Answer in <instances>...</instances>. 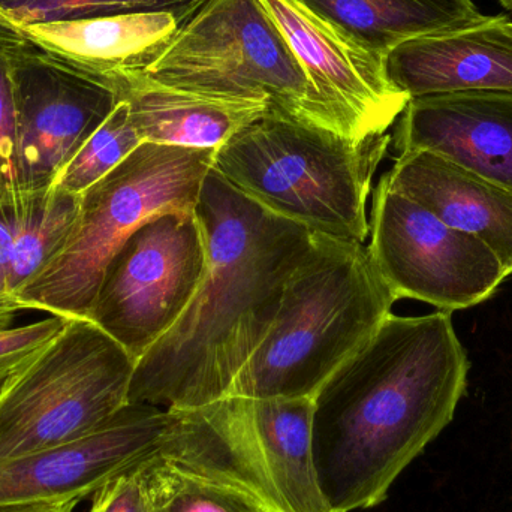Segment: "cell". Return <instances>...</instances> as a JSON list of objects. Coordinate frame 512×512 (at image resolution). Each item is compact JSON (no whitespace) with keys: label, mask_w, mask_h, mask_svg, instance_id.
Listing matches in <instances>:
<instances>
[{"label":"cell","mask_w":512,"mask_h":512,"mask_svg":"<svg viewBox=\"0 0 512 512\" xmlns=\"http://www.w3.org/2000/svg\"><path fill=\"white\" fill-rule=\"evenodd\" d=\"M468 352L451 313H390L313 396L312 451L334 512L370 510L454 420Z\"/></svg>","instance_id":"6da1fadb"},{"label":"cell","mask_w":512,"mask_h":512,"mask_svg":"<svg viewBox=\"0 0 512 512\" xmlns=\"http://www.w3.org/2000/svg\"><path fill=\"white\" fill-rule=\"evenodd\" d=\"M80 501L30 502V504L5 505L0 512H75Z\"/></svg>","instance_id":"4316f807"},{"label":"cell","mask_w":512,"mask_h":512,"mask_svg":"<svg viewBox=\"0 0 512 512\" xmlns=\"http://www.w3.org/2000/svg\"><path fill=\"white\" fill-rule=\"evenodd\" d=\"M215 152L141 144L81 195L80 213L68 242L18 294L17 309L89 319L114 252L153 216L194 212Z\"/></svg>","instance_id":"5b68a950"},{"label":"cell","mask_w":512,"mask_h":512,"mask_svg":"<svg viewBox=\"0 0 512 512\" xmlns=\"http://www.w3.org/2000/svg\"><path fill=\"white\" fill-rule=\"evenodd\" d=\"M396 301L367 246L313 233L273 325L228 396H315L373 336Z\"/></svg>","instance_id":"3957f363"},{"label":"cell","mask_w":512,"mask_h":512,"mask_svg":"<svg viewBox=\"0 0 512 512\" xmlns=\"http://www.w3.org/2000/svg\"><path fill=\"white\" fill-rule=\"evenodd\" d=\"M206 264L195 210L153 216L111 256L89 319L138 361L182 318Z\"/></svg>","instance_id":"9c48e42d"},{"label":"cell","mask_w":512,"mask_h":512,"mask_svg":"<svg viewBox=\"0 0 512 512\" xmlns=\"http://www.w3.org/2000/svg\"><path fill=\"white\" fill-rule=\"evenodd\" d=\"M29 195L0 203V328L11 327L20 310L12 297V267L15 258V239L26 213Z\"/></svg>","instance_id":"cb8c5ba5"},{"label":"cell","mask_w":512,"mask_h":512,"mask_svg":"<svg viewBox=\"0 0 512 512\" xmlns=\"http://www.w3.org/2000/svg\"><path fill=\"white\" fill-rule=\"evenodd\" d=\"M183 24L171 12H137L36 24L11 32L83 71L107 78L146 69Z\"/></svg>","instance_id":"ac0fdd59"},{"label":"cell","mask_w":512,"mask_h":512,"mask_svg":"<svg viewBox=\"0 0 512 512\" xmlns=\"http://www.w3.org/2000/svg\"><path fill=\"white\" fill-rule=\"evenodd\" d=\"M171 412L161 459L231 484L271 512H334L313 463V397L228 396Z\"/></svg>","instance_id":"8992f818"},{"label":"cell","mask_w":512,"mask_h":512,"mask_svg":"<svg viewBox=\"0 0 512 512\" xmlns=\"http://www.w3.org/2000/svg\"><path fill=\"white\" fill-rule=\"evenodd\" d=\"M143 143L218 149L249 123L268 114V105L251 99L222 98L164 86L143 74L107 77Z\"/></svg>","instance_id":"e0dca14e"},{"label":"cell","mask_w":512,"mask_h":512,"mask_svg":"<svg viewBox=\"0 0 512 512\" xmlns=\"http://www.w3.org/2000/svg\"><path fill=\"white\" fill-rule=\"evenodd\" d=\"M390 141V134L354 140L265 114L216 149L212 168L274 215L364 245L367 198Z\"/></svg>","instance_id":"277c9868"},{"label":"cell","mask_w":512,"mask_h":512,"mask_svg":"<svg viewBox=\"0 0 512 512\" xmlns=\"http://www.w3.org/2000/svg\"><path fill=\"white\" fill-rule=\"evenodd\" d=\"M343 135L387 134L411 101L387 75L385 57L310 11L298 0H259Z\"/></svg>","instance_id":"7c38bea8"},{"label":"cell","mask_w":512,"mask_h":512,"mask_svg":"<svg viewBox=\"0 0 512 512\" xmlns=\"http://www.w3.org/2000/svg\"><path fill=\"white\" fill-rule=\"evenodd\" d=\"M69 319L51 315L50 318L23 327L0 328V387L42 351Z\"/></svg>","instance_id":"603a6c76"},{"label":"cell","mask_w":512,"mask_h":512,"mask_svg":"<svg viewBox=\"0 0 512 512\" xmlns=\"http://www.w3.org/2000/svg\"><path fill=\"white\" fill-rule=\"evenodd\" d=\"M393 191L489 246L512 274V191L432 152L400 153L384 176Z\"/></svg>","instance_id":"2e32d148"},{"label":"cell","mask_w":512,"mask_h":512,"mask_svg":"<svg viewBox=\"0 0 512 512\" xmlns=\"http://www.w3.org/2000/svg\"><path fill=\"white\" fill-rule=\"evenodd\" d=\"M391 83L409 98L512 92V18L487 15L465 29L420 36L388 51Z\"/></svg>","instance_id":"9a60e30c"},{"label":"cell","mask_w":512,"mask_h":512,"mask_svg":"<svg viewBox=\"0 0 512 512\" xmlns=\"http://www.w3.org/2000/svg\"><path fill=\"white\" fill-rule=\"evenodd\" d=\"M378 53L420 36L465 29L486 20L474 0H298Z\"/></svg>","instance_id":"d6986e66"},{"label":"cell","mask_w":512,"mask_h":512,"mask_svg":"<svg viewBox=\"0 0 512 512\" xmlns=\"http://www.w3.org/2000/svg\"><path fill=\"white\" fill-rule=\"evenodd\" d=\"M143 468L119 475L96 490L87 512H152Z\"/></svg>","instance_id":"484cf974"},{"label":"cell","mask_w":512,"mask_h":512,"mask_svg":"<svg viewBox=\"0 0 512 512\" xmlns=\"http://www.w3.org/2000/svg\"><path fill=\"white\" fill-rule=\"evenodd\" d=\"M137 361L90 319L62 331L0 387V460L59 450L128 405Z\"/></svg>","instance_id":"ba28073f"},{"label":"cell","mask_w":512,"mask_h":512,"mask_svg":"<svg viewBox=\"0 0 512 512\" xmlns=\"http://www.w3.org/2000/svg\"><path fill=\"white\" fill-rule=\"evenodd\" d=\"M20 197L15 176L14 90L8 62L0 50V203Z\"/></svg>","instance_id":"d4e9b609"},{"label":"cell","mask_w":512,"mask_h":512,"mask_svg":"<svg viewBox=\"0 0 512 512\" xmlns=\"http://www.w3.org/2000/svg\"><path fill=\"white\" fill-rule=\"evenodd\" d=\"M173 412L128 403L104 427L59 450L0 460V507L83 501L119 475L159 459Z\"/></svg>","instance_id":"4fadbf2b"},{"label":"cell","mask_w":512,"mask_h":512,"mask_svg":"<svg viewBox=\"0 0 512 512\" xmlns=\"http://www.w3.org/2000/svg\"><path fill=\"white\" fill-rule=\"evenodd\" d=\"M14 90L15 176L20 194L54 188L66 165L108 119L119 96L104 77L0 29Z\"/></svg>","instance_id":"30bf717a"},{"label":"cell","mask_w":512,"mask_h":512,"mask_svg":"<svg viewBox=\"0 0 512 512\" xmlns=\"http://www.w3.org/2000/svg\"><path fill=\"white\" fill-rule=\"evenodd\" d=\"M206 242L203 282L182 318L135 364L128 402L168 411L230 393L276 319L313 233L210 170L195 206Z\"/></svg>","instance_id":"7a4b0ae2"},{"label":"cell","mask_w":512,"mask_h":512,"mask_svg":"<svg viewBox=\"0 0 512 512\" xmlns=\"http://www.w3.org/2000/svg\"><path fill=\"white\" fill-rule=\"evenodd\" d=\"M143 74L189 92L261 101L271 116L343 135L259 0H207Z\"/></svg>","instance_id":"52a82bcc"},{"label":"cell","mask_w":512,"mask_h":512,"mask_svg":"<svg viewBox=\"0 0 512 512\" xmlns=\"http://www.w3.org/2000/svg\"><path fill=\"white\" fill-rule=\"evenodd\" d=\"M207 0H0V29L137 12H171L188 21Z\"/></svg>","instance_id":"44dd1931"},{"label":"cell","mask_w":512,"mask_h":512,"mask_svg":"<svg viewBox=\"0 0 512 512\" xmlns=\"http://www.w3.org/2000/svg\"><path fill=\"white\" fill-rule=\"evenodd\" d=\"M399 153L432 152L512 191V92L412 98L397 119Z\"/></svg>","instance_id":"5bb4252c"},{"label":"cell","mask_w":512,"mask_h":512,"mask_svg":"<svg viewBox=\"0 0 512 512\" xmlns=\"http://www.w3.org/2000/svg\"><path fill=\"white\" fill-rule=\"evenodd\" d=\"M498 2L505 11H508V15L512 18V0H498Z\"/></svg>","instance_id":"83f0119b"},{"label":"cell","mask_w":512,"mask_h":512,"mask_svg":"<svg viewBox=\"0 0 512 512\" xmlns=\"http://www.w3.org/2000/svg\"><path fill=\"white\" fill-rule=\"evenodd\" d=\"M369 236L373 262L397 300L453 313L489 300L508 277L489 246L393 191L384 177L373 197Z\"/></svg>","instance_id":"8fae6325"},{"label":"cell","mask_w":512,"mask_h":512,"mask_svg":"<svg viewBox=\"0 0 512 512\" xmlns=\"http://www.w3.org/2000/svg\"><path fill=\"white\" fill-rule=\"evenodd\" d=\"M141 144L143 141L129 116V105L119 101L113 113L66 165L54 189L66 194L83 195L119 167Z\"/></svg>","instance_id":"7402d4cb"},{"label":"cell","mask_w":512,"mask_h":512,"mask_svg":"<svg viewBox=\"0 0 512 512\" xmlns=\"http://www.w3.org/2000/svg\"><path fill=\"white\" fill-rule=\"evenodd\" d=\"M143 472L152 512H271L249 493L161 457Z\"/></svg>","instance_id":"ffe728a7"}]
</instances>
